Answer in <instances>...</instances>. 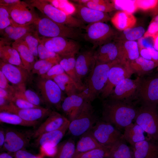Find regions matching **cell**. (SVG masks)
<instances>
[{
  "label": "cell",
  "mask_w": 158,
  "mask_h": 158,
  "mask_svg": "<svg viewBox=\"0 0 158 158\" xmlns=\"http://www.w3.org/2000/svg\"><path fill=\"white\" fill-rule=\"evenodd\" d=\"M137 110L130 103L110 99L103 103L102 120L120 130L134 121Z\"/></svg>",
  "instance_id": "1"
},
{
  "label": "cell",
  "mask_w": 158,
  "mask_h": 158,
  "mask_svg": "<svg viewBox=\"0 0 158 158\" xmlns=\"http://www.w3.org/2000/svg\"><path fill=\"white\" fill-rule=\"evenodd\" d=\"M120 61L117 59L108 63H96L84 84V89L79 92L85 99L92 102L101 94L107 82L110 68Z\"/></svg>",
  "instance_id": "2"
},
{
  "label": "cell",
  "mask_w": 158,
  "mask_h": 158,
  "mask_svg": "<svg viewBox=\"0 0 158 158\" xmlns=\"http://www.w3.org/2000/svg\"><path fill=\"white\" fill-rule=\"evenodd\" d=\"M40 37H61L78 40L82 36L81 29L69 27L57 23L47 17H38L34 23Z\"/></svg>",
  "instance_id": "3"
},
{
  "label": "cell",
  "mask_w": 158,
  "mask_h": 158,
  "mask_svg": "<svg viewBox=\"0 0 158 158\" xmlns=\"http://www.w3.org/2000/svg\"><path fill=\"white\" fill-rule=\"evenodd\" d=\"M27 3L36 8L45 16L53 21L69 27L85 28L84 24L72 15L61 10L44 0H31Z\"/></svg>",
  "instance_id": "4"
},
{
  "label": "cell",
  "mask_w": 158,
  "mask_h": 158,
  "mask_svg": "<svg viewBox=\"0 0 158 158\" xmlns=\"http://www.w3.org/2000/svg\"><path fill=\"white\" fill-rule=\"evenodd\" d=\"M134 121L144 130L148 139L158 142V105L143 104L137 109Z\"/></svg>",
  "instance_id": "5"
},
{
  "label": "cell",
  "mask_w": 158,
  "mask_h": 158,
  "mask_svg": "<svg viewBox=\"0 0 158 158\" xmlns=\"http://www.w3.org/2000/svg\"><path fill=\"white\" fill-rule=\"evenodd\" d=\"M92 102L86 99L79 113L70 122L68 133L79 136L90 130L98 120Z\"/></svg>",
  "instance_id": "6"
},
{
  "label": "cell",
  "mask_w": 158,
  "mask_h": 158,
  "mask_svg": "<svg viewBox=\"0 0 158 158\" xmlns=\"http://www.w3.org/2000/svg\"><path fill=\"white\" fill-rule=\"evenodd\" d=\"M36 86L43 103L59 109L65 98L62 91L52 80L40 77L37 80Z\"/></svg>",
  "instance_id": "7"
},
{
  "label": "cell",
  "mask_w": 158,
  "mask_h": 158,
  "mask_svg": "<svg viewBox=\"0 0 158 158\" xmlns=\"http://www.w3.org/2000/svg\"><path fill=\"white\" fill-rule=\"evenodd\" d=\"M98 142L109 148L124 138L120 131L111 124L103 120H97L90 130Z\"/></svg>",
  "instance_id": "8"
},
{
  "label": "cell",
  "mask_w": 158,
  "mask_h": 158,
  "mask_svg": "<svg viewBox=\"0 0 158 158\" xmlns=\"http://www.w3.org/2000/svg\"><path fill=\"white\" fill-rule=\"evenodd\" d=\"M39 39L47 48L58 54L60 57L75 55L80 48L77 41L64 37L47 38L39 36Z\"/></svg>",
  "instance_id": "9"
},
{
  "label": "cell",
  "mask_w": 158,
  "mask_h": 158,
  "mask_svg": "<svg viewBox=\"0 0 158 158\" xmlns=\"http://www.w3.org/2000/svg\"><path fill=\"white\" fill-rule=\"evenodd\" d=\"M85 39L92 43L95 49L110 41L116 36L114 30L108 24L98 22L89 24L86 26Z\"/></svg>",
  "instance_id": "10"
},
{
  "label": "cell",
  "mask_w": 158,
  "mask_h": 158,
  "mask_svg": "<svg viewBox=\"0 0 158 158\" xmlns=\"http://www.w3.org/2000/svg\"><path fill=\"white\" fill-rule=\"evenodd\" d=\"M134 73L129 62L120 61L110 68L106 84L102 91L101 97H109L115 87L124 79L130 78Z\"/></svg>",
  "instance_id": "11"
},
{
  "label": "cell",
  "mask_w": 158,
  "mask_h": 158,
  "mask_svg": "<svg viewBox=\"0 0 158 158\" xmlns=\"http://www.w3.org/2000/svg\"><path fill=\"white\" fill-rule=\"evenodd\" d=\"M6 8L11 19L12 25L20 26L30 25L34 24L39 17L35 12L34 8L24 1H20Z\"/></svg>",
  "instance_id": "12"
},
{
  "label": "cell",
  "mask_w": 158,
  "mask_h": 158,
  "mask_svg": "<svg viewBox=\"0 0 158 158\" xmlns=\"http://www.w3.org/2000/svg\"><path fill=\"white\" fill-rule=\"evenodd\" d=\"M5 141L2 149L8 152L14 153L30 145L33 132L8 128L5 130Z\"/></svg>",
  "instance_id": "13"
},
{
  "label": "cell",
  "mask_w": 158,
  "mask_h": 158,
  "mask_svg": "<svg viewBox=\"0 0 158 158\" xmlns=\"http://www.w3.org/2000/svg\"><path fill=\"white\" fill-rule=\"evenodd\" d=\"M0 71L15 87L16 90L26 89V83L30 76V73L26 69L0 60Z\"/></svg>",
  "instance_id": "14"
},
{
  "label": "cell",
  "mask_w": 158,
  "mask_h": 158,
  "mask_svg": "<svg viewBox=\"0 0 158 158\" xmlns=\"http://www.w3.org/2000/svg\"><path fill=\"white\" fill-rule=\"evenodd\" d=\"M142 79L130 78L122 80L114 88L109 97L110 99L129 103L128 101L138 93Z\"/></svg>",
  "instance_id": "15"
},
{
  "label": "cell",
  "mask_w": 158,
  "mask_h": 158,
  "mask_svg": "<svg viewBox=\"0 0 158 158\" xmlns=\"http://www.w3.org/2000/svg\"><path fill=\"white\" fill-rule=\"evenodd\" d=\"M52 111L48 108L42 107L28 109H20L11 102L0 109V112H6L16 114L23 119L29 121H39L46 117H48Z\"/></svg>",
  "instance_id": "16"
},
{
  "label": "cell",
  "mask_w": 158,
  "mask_h": 158,
  "mask_svg": "<svg viewBox=\"0 0 158 158\" xmlns=\"http://www.w3.org/2000/svg\"><path fill=\"white\" fill-rule=\"evenodd\" d=\"M138 95L143 104L158 105V75L142 79Z\"/></svg>",
  "instance_id": "17"
},
{
  "label": "cell",
  "mask_w": 158,
  "mask_h": 158,
  "mask_svg": "<svg viewBox=\"0 0 158 158\" xmlns=\"http://www.w3.org/2000/svg\"><path fill=\"white\" fill-rule=\"evenodd\" d=\"M70 123L66 117L52 111L46 120L33 132L32 138H37L43 133L59 130L69 124Z\"/></svg>",
  "instance_id": "18"
},
{
  "label": "cell",
  "mask_w": 158,
  "mask_h": 158,
  "mask_svg": "<svg viewBox=\"0 0 158 158\" xmlns=\"http://www.w3.org/2000/svg\"><path fill=\"white\" fill-rule=\"evenodd\" d=\"M75 11L73 15L84 24H90L98 22H104L110 19L107 13L90 8L82 5L74 4Z\"/></svg>",
  "instance_id": "19"
},
{
  "label": "cell",
  "mask_w": 158,
  "mask_h": 158,
  "mask_svg": "<svg viewBox=\"0 0 158 158\" xmlns=\"http://www.w3.org/2000/svg\"><path fill=\"white\" fill-rule=\"evenodd\" d=\"M92 48L80 53L76 58L75 68L78 75L82 79L88 76L94 68L96 61Z\"/></svg>",
  "instance_id": "20"
},
{
  "label": "cell",
  "mask_w": 158,
  "mask_h": 158,
  "mask_svg": "<svg viewBox=\"0 0 158 158\" xmlns=\"http://www.w3.org/2000/svg\"><path fill=\"white\" fill-rule=\"evenodd\" d=\"M85 101V99L79 93L65 98L62 103L61 109L70 122L79 113Z\"/></svg>",
  "instance_id": "21"
},
{
  "label": "cell",
  "mask_w": 158,
  "mask_h": 158,
  "mask_svg": "<svg viewBox=\"0 0 158 158\" xmlns=\"http://www.w3.org/2000/svg\"><path fill=\"white\" fill-rule=\"evenodd\" d=\"M133 158H158V143L147 139L131 146Z\"/></svg>",
  "instance_id": "22"
},
{
  "label": "cell",
  "mask_w": 158,
  "mask_h": 158,
  "mask_svg": "<svg viewBox=\"0 0 158 158\" xmlns=\"http://www.w3.org/2000/svg\"><path fill=\"white\" fill-rule=\"evenodd\" d=\"M69 125L56 130L43 133L36 138L35 145L37 147H55L68 130Z\"/></svg>",
  "instance_id": "23"
},
{
  "label": "cell",
  "mask_w": 158,
  "mask_h": 158,
  "mask_svg": "<svg viewBox=\"0 0 158 158\" xmlns=\"http://www.w3.org/2000/svg\"><path fill=\"white\" fill-rule=\"evenodd\" d=\"M96 63H108L118 59V50L116 43L109 42L99 47L95 51Z\"/></svg>",
  "instance_id": "24"
},
{
  "label": "cell",
  "mask_w": 158,
  "mask_h": 158,
  "mask_svg": "<svg viewBox=\"0 0 158 158\" xmlns=\"http://www.w3.org/2000/svg\"><path fill=\"white\" fill-rule=\"evenodd\" d=\"M116 43L118 50V59L129 62L140 56L138 43L135 41H118Z\"/></svg>",
  "instance_id": "25"
},
{
  "label": "cell",
  "mask_w": 158,
  "mask_h": 158,
  "mask_svg": "<svg viewBox=\"0 0 158 158\" xmlns=\"http://www.w3.org/2000/svg\"><path fill=\"white\" fill-rule=\"evenodd\" d=\"M36 31L34 24L27 26H20L12 25L4 30L1 38L7 42L11 43L22 37L26 34Z\"/></svg>",
  "instance_id": "26"
},
{
  "label": "cell",
  "mask_w": 158,
  "mask_h": 158,
  "mask_svg": "<svg viewBox=\"0 0 158 158\" xmlns=\"http://www.w3.org/2000/svg\"><path fill=\"white\" fill-rule=\"evenodd\" d=\"M0 40V60L4 62L25 68L18 53L12 45L11 46V43L6 42L1 38Z\"/></svg>",
  "instance_id": "27"
},
{
  "label": "cell",
  "mask_w": 158,
  "mask_h": 158,
  "mask_svg": "<svg viewBox=\"0 0 158 158\" xmlns=\"http://www.w3.org/2000/svg\"><path fill=\"white\" fill-rule=\"evenodd\" d=\"M11 45L18 53L25 68L31 73L36 59L25 42L20 38L12 42Z\"/></svg>",
  "instance_id": "28"
},
{
  "label": "cell",
  "mask_w": 158,
  "mask_h": 158,
  "mask_svg": "<svg viewBox=\"0 0 158 158\" xmlns=\"http://www.w3.org/2000/svg\"><path fill=\"white\" fill-rule=\"evenodd\" d=\"M59 63L65 72L75 82L80 92L84 89V84L78 77L75 68V55L60 57Z\"/></svg>",
  "instance_id": "29"
},
{
  "label": "cell",
  "mask_w": 158,
  "mask_h": 158,
  "mask_svg": "<svg viewBox=\"0 0 158 158\" xmlns=\"http://www.w3.org/2000/svg\"><path fill=\"white\" fill-rule=\"evenodd\" d=\"M111 20L114 27L121 31L133 28L136 21V19L133 14L122 11H118Z\"/></svg>",
  "instance_id": "30"
},
{
  "label": "cell",
  "mask_w": 158,
  "mask_h": 158,
  "mask_svg": "<svg viewBox=\"0 0 158 158\" xmlns=\"http://www.w3.org/2000/svg\"><path fill=\"white\" fill-rule=\"evenodd\" d=\"M104 147L98 142L90 130L80 136L76 145L74 156L80 153Z\"/></svg>",
  "instance_id": "31"
},
{
  "label": "cell",
  "mask_w": 158,
  "mask_h": 158,
  "mask_svg": "<svg viewBox=\"0 0 158 158\" xmlns=\"http://www.w3.org/2000/svg\"><path fill=\"white\" fill-rule=\"evenodd\" d=\"M145 133L142 128L134 122L125 128L123 135L125 140L132 146L138 142L148 139Z\"/></svg>",
  "instance_id": "32"
},
{
  "label": "cell",
  "mask_w": 158,
  "mask_h": 158,
  "mask_svg": "<svg viewBox=\"0 0 158 158\" xmlns=\"http://www.w3.org/2000/svg\"><path fill=\"white\" fill-rule=\"evenodd\" d=\"M53 80L67 96L77 94L80 92L76 83L65 72L56 77Z\"/></svg>",
  "instance_id": "33"
},
{
  "label": "cell",
  "mask_w": 158,
  "mask_h": 158,
  "mask_svg": "<svg viewBox=\"0 0 158 158\" xmlns=\"http://www.w3.org/2000/svg\"><path fill=\"white\" fill-rule=\"evenodd\" d=\"M134 73L142 76L149 73L158 66V63L145 59L140 56L136 59L129 62Z\"/></svg>",
  "instance_id": "34"
},
{
  "label": "cell",
  "mask_w": 158,
  "mask_h": 158,
  "mask_svg": "<svg viewBox=\"0 0 158 158\" xmlns=\"http://www.w3.org/2000/svg\"><path fill=\"white\" fill-rule=\"evenodd\" d=\"M126 141L123 138L108 148L107 158H133L131 148Z\"/></svg>",
  "instance_id": "35"
},
{
  "label": "cell",
  "mask_w": 158,
  "mask_h": 158,
  "mask_svg": "<svg viewBox=\"0 0 158 158\" xmlns=\"http://www.w3.org/2000/svg\"><path fill=\"white\" fill-rule=\"evenodd\" d=\"M76 145L71 138L63 141L57 146L53 158H73L75 151Z\"/></svg>",
  "instance_id": "36"
},
{
  "label": "cell",
  "mask_w": 158,
  "mask_h": 158,
  "mask_svg": "<svg viewBox=\"0 0 158 158\" xmlns=\"http://www.w3.org/2000/svg\"><path fill=\"white\" fill-rule=\"evenodd\" d=\"M0 122L1 123L33 127L39 123V121H27L16 114L4 111L0 112Z\"/></svg>",
  "instance_id": "37"
},
{
  "label": "cell",
  "mask_w": 158,
  "mask_h": 158,
  "mask_svg": "<svg viewBox=\"0 0 158 158\" xmlns=\"http://www.w3.org/2000/svg\"><path fill=\"white\" fill-rule=\"evenodd\" d=\"M145 30L141 26L129 28L123 30L118 41H135L138 40L144 36Z\"/></svg>",
  "instance_id": "38"
},
{
  "label": "cell",
  "mask_w": 158,
  "mask_h": 158,
  "mask_svg": "<svg viewBox=\"0 0 158 158\" xmlns=\"http://www.w3.org/2000/svg\"><path fill=\"white\" fill-rule=\"evenodd\" d=\"M80 4L95 10L107 13L115 10L111 1L87 0L85 3Z\"/></svg>",
  "instance_id": "39"
},
{
  "label": "cell",
  "mask_w": 158,
  "mask_h": 158,
  "mask_svg": "<svg viewBox=\"0 0 158 158\" xmlns=\"http://www.w3.org/2000/svg\"><path fill=\"white\" fill-rule=\"evenodd\" d=\"M14 97L24 99L36 106H40L43 103L40 96L33 90L30 89L16 91Z\"/></svg>",
  "instance_id": "40"
},
{
  "label": "cell",
  "mask_w": 158,
  "mask_h": 158,
  "mask_svg": "<svg viewBox=\"0 0 158 158\" xmlns=\"http://www.w3.org/2000/svg\"><path fill=\"white\" fill-rule=\"evenodd\" d=\"M34 56L35 59L38 57V47L39 36L36 31L28 33L21 38Z\"/></svg>",
  "instance_id": "41"
},
{
  "label": "cell",
  "mask_w": 158,
  "mask_h": 158,
  "mask_svg": "<svg viewBox=\"0 0 158 158\" xmlns=\"http://www.w3.org/2000/svg\"><path fill=\"white\" fill-rule=\"evenodd\" d=\"M111 1L115 10L133 14L138 9L136 0H113Z\"/></svg>",
  "instance_id": "42"
},
{
  "label": "cell",
  "mask_w": 158,
  "mask_h": 158,
  "mask_svg": "<svg viewBox=\"0 0 158 158\" xmlns=\"http://www.w3.org/2000/svg\"><path fill=\"white\" fill-rule=\"evenodd\" d=\"M108 154V148L104 147L78 154L73 158H107Z\"/></svg>",
  "instance_id": "43"
},
{
  "label": "cell",
  "mask_w": 158,
  "mask_h": 158,
  "mask_svg": "<svg viewBox=\"0 0 158 158\" xmlns=\"http://www.w3.org/2000/svg\"><path fill=\"white\" fill-rule=\"evenodd\" d=\"M12 25V20L7 8L0 6V31L2 34L7 27Z\"/></svg>",
  "instance_id": "44"
},
{
  "label": "cell",
  "mask_w": 158,
  "mask_h": 158,
  "mask_svg": "<svg viewBox=\"0 0 158 158\" xmlns=\"http://www.w3.org/2000/svg\"><path fill=\"white\" fill-rule=\"evenodd\" d=\"M37 51L39 60L60 58L58 54L47 48L40 40Z\"/></svg>",
  "instance_id": "45"
},
{
  "label": "cell",
  "mask_w": 158,
  "mask_h": 158,
  "mask_svg": "<svg viewBox=\"0 0 158 158\" xmlns=\"http://www.w3.org/2000/svg\"><path fill=\"white\" fill-rule=\"evenodd\" d=\"M137 8L143 11L152 10L158 7V0H136Z\"/></svg>",
  "instance_id": "46"
},
{
  "label": "cell",
  "mask_w": 158,
  "mask_h": 158,
  "mask_svg": "<svg viewBox=\"0 0 158 158\" xmlns=\"http://www.w3.org/2000/svg\"><path fill=\"white\" fill-rule=\"evenodd\" d=\"M158 32V11L153 18L143 37L152 38Z\"/></svg>",
  "instance_id": "47"
},
{
  "label": "cell",
  "mask_w": 158,
  "mask_h": 158,
  "mask_svg": "<svg viewBox=\"0 0 158 158\" xmlns=\"http://www.w3.org/2000/svg\"><path fill=\"white\" fill-rule=\"evenodd\" d=\"M64 72L63 68L59 63L53 66L46 74L40 77L43 78L53 80L55 77Z\"/></svg>",
  "instance_id": "48"
},
{
  "label": "cell",
  "mask_w": 158,
  "mask_h": 158,
  "mask_svg": "<svg viewBox=\"0 0 158 158\" xmlns=\"http://www.w3.org/2000/svg\"><path fill=\"white\" fill-rule=\"evenodd\" d=\"M15 106L20 109H28L41 107L34 105L23 99L14 97L11 102Z\"/></svg>",
  "instance_id": "49"
},
{
  "label": "cell",
  "mask_w": 158,
  "mask_h": 158,
  "mask_svg": "<svg viewBox=\"0 0 158 158\" xmlns=\"http://www.w3.org/2000/svg\"><path fill=\"white\" fill-rule=\"evenodd\" d=\"M9 81L0 71V88L4 89L14 96L16 91L15 87L9 83Z\"/></svg>",
  "instance_id": "50"
},
{
  "label": "cell",
  "mask_w": 158,
  "mask_h": 158,
  "mask_svg": "<svg viewBox=\"0 0 158 158\" xmlns=\"http://www.w3.org/2000/svg\"><path fill=\"white\" fill-rule=\"evenodd\" d=\"M61 58H54L45 59L39 60L36 61L34 64L31 73L32 74H37L38 71L50 61L56 59H60Z\"/></svg>",
  "instance_id": "51"
},
{
  "label": "cell",
  "mask_w": 158,
  "mask_h": 158,
  "mask_svg": "<svg viewBox=\"0 0 158 158\" xmlns=\"http://www.w3.org/2000/svg\"><path fill=\"white\" fill-rule=\"evenodd\" d=\"M60 60V59H56L50 61L44 66L40 69L38 71L37 74L40 76L45 75L53 66L59 63Z\"/></svg>",
  "instance_id": "52"
},
{
  "label": "cell",
  "mask_w": 158,
  "mask_h": 158,
  "mask_svg": "<svg viewBox=\"0 0 158 158\" xmlns=\"http://www.w3.org/2000/svg\"><path fill=\"white\" fill-rule=\"evenodd\" d=\"M14 154V158H37L35 155L24 149L19 150Z\"/></svg>",
  "instance_id": "53"
},
{
  "label": "cell",
  "mask_w": 158,
  "mask_h": 158,
  "mask_svg": "<svg viewBox=\"0 0 158 158\" xmlns=\"http://www.w3.org/2000/svg\"><path fill=\"white\" fill-rule=\"evenodd\" d=\"M149 38V37H145L143 36L138 40V44L139 48L147 49L149 47L153 45Z\"/></svg>",
  "instance_id": "54"
},
{
  "label": "cell",
  "mask_w": 158,
  "mask_h": 158,
  "mask_svg": "<svg viewBox=\"0 0 158 158\" xmlns=\"http://www.w3.org/2000/svg\"><path fill=\"white\" fill-rule=\"evenodd\" d=\"M14 96L7 91L0 88V97L3 98L9 102H11Z\"/></svg>",
  "instance_id": "55"
},
{
  "label": "cell",
  "mask_w": 158,
  "mask_h": 158,
  "mask_svg": "<svg viewBox=\"0 0 158 158\" xmlns=\"http://www.w3.org/2000/svg\"><path fill=\"white\" fill-rule=\"evenodd\" d=\"M148 50L153 61L158 63V51L155 49L153 45L147 48Z\"/></svg>",
  "instance_id": "56"
},
{
  "label": "cell",
  "mask_w": 158,
  "mask_h": 158,
  "mask_svg": "<svg viewBox=\"0 0 158 158\" xmlns=\"http://www.w3.org/2000/svg\"><path fill=\"white\" fill-rule=\"evenodd\" d=\"M139 51L140 56L145 59L153 61L147 49L145 48H139Z\"/></svg>",
  "instance_id": "57"
},
{
  "label": "cell",
  "mask_w": 158,
  "mask_h": 158,
  "mask_svg": "<svg viewBox=\"0 0 158 158\" xmlns=\"http://www.w3.org/2000/svg\"><path fill=\"white\" fill-rule=\"evenodd\" d=\"M20 1L19 0H0V6L7 8L16 4Z\"/></svg>",
  "instance_id": "58"
},
{
  "label": "cell",
  "mask_w": 158,
  "mask_h": 158,
  "mask_svg": "<svg viewBox=\"0 0 158 158\" xmlns=\"http://www.w3.org/2000/svg\"><path fill=\"white\" fill-rule=\"evenodd\" d=\"M6 137L5 130L1 127L0 129V148L2 149L5 141Z\"/></svg>",
  "instance_id": "59"
},
{
  "label": "cell",
  "mask_w": 158,
  "mask_h": 158,
  "mask_svg": "<svg viewBox=\"0 0 158 158\" xmlns=\"http://www.w3.org/2000/svg\"><path fill=\"white\" fill-rule=\"evenodd\" d=\"M152 38L153 41V46L154 48L158 51V32Z\"/></svg>",
  "instance_id": "60"
},
{
  "label": "cell",
  "mask_w": 158,
  "mask_h": 158,
  "mask_svg": "<svg viewBox=\"0 0 158 158\" xmlns=\"http://www.w3.org/2000/svg\"><path fill=\"white\" fill-rule=\"evenodd\" d=\"M10 102L4 98L0 97V109L6 106Z\"/></svg>",
  "instance_id": "61"
},
{
  "label": "cell",
  "mask_w": 158,
  "mask_h": 158,
  "mask_svg": "<svg viewBox=\"0 0 158 158\" xmlns=\"http://www.w3.org/2000/svg\"><path fill=\"white\" fill-rule=\"evenodd\" d=\"M0 158H14V157L8 153L3 152L0 154Z\"/></svg>",
  "instance_id": "62"
},
{
  "label": "cell",
  "mask_w": 158,
  "mask_h": 158,
  "mask_svg": "<svg viewBox=\"0 0 158 158\" xmlns=\"http://www.w3.org/2000/svg\"></svg>",
  "instance_id": "63"
}]
</instances>
